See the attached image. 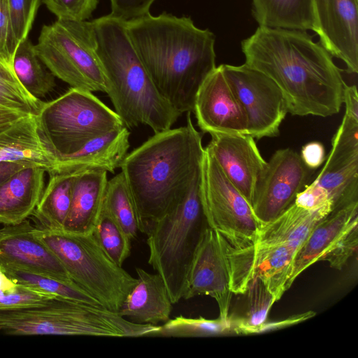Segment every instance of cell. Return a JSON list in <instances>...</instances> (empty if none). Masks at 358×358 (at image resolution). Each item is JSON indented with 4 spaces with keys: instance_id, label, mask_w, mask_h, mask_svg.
I'll use <instances>...</instances> for the list:
<instances>
[{
    "instance_id": "cell-1",
    "label": "cell",
    "mask_w": 358,
    "mask_h": 358,
    "mask_svg": "<svg viewBox=\"0 0 358 358\" xmlns=\"http://www.w3.org/2000/svg\"><path fill=\"white\" fill-rule=\"evenodd\" d=\"M241 49L245 64L280 87L288 113L326 117L339 112L346 83L333 57L307 31L259 26Z\"/></svg>"
},
{
    "instance_id": "cell-2",
    "label": "cell",
    "mask_w": 358,
    "mask_h": 358,
    "mask_svg": "<svg viewBox=\"0 0 358 358\" xmlns=\"http://www.w3.org/2000/svg\"><path fill=\"white\" fill-rule=\"evenodd\" d=\"M129 37L162 96L181 114L193 112L204 80L217 67L215 37L189 17L150 13L125 22Z\"/></svg>"
},
{
    "instance_id": "cell-3",
    "label": "cell",
    "mask_w": 358,
    "mask_h": 358,
    "mask_svg": "<svg viewBox=\"0 0 358 358\" xmlns=\"http://www.w3.org/2000/svg\"><path fill=\"white\" fill-rule=\"evenodd\" d=\"M184 127L159 133L127 153L120 169L147 226L185 196L202 166L204 148L190 112Z\"/></svg>"
},
{
    "instance_id": "cell-4",
    "label": "cell",
    "mask_w": 358,
    "mask_h": 358,
    "mask_svg": "<svg viewBox=\"0 0 358 358\" xmlns=\"http://www.w3.org/2000/svg\"><path fill=\"white\" fill-rule=\"evenodd\" d=\"M92 22L106 93L124 126L145 124L155 134L171 129L182 114L157 89L132 45L125 22L110 14Z\"/></svg>"
},
{
    "instance_id": "cell-5",
    "label": "cell",
    "mask_w": 358,
    "mask_h": 358,
    "mask_svg": "<svg viewBox=\"0 0 358 358\" xmlns=\"http://www.w3.org/2000/svg\"><path fill=\"white\" fill-rule=\"evenodd\" d=\"M201 184L202 166L180 201L146 228L148 263L163 279L173 304L183 299L191 265L208 227Z\"/></svg>"
},
{
    "instance_id": "cell-6",
    "label": "cell",
    "mask_w": 358,
    "mask_h": 358,
    "mask_svg": "<svg viewBox=\"0 0 358 358\" xmlns=\"http://www.w3.org/2000/svg\"><path fill=\"white\" fill-rule=\"evenodd\" d=\"M138 325L101 306L57 296L45 303L0 310V332L9 335L133 337Z\"/></svg>"
},
{
    "instance_id": "cell-7",
    "label": "cell",
    "mask_w": 358,
    "mask_h": 358,
    "mask_svg": "<svg viewBox=\"0 0 358 358\" xmlns=\"http://www.w3.org/2000/svg\"><path fill=\"white\" fill-rule=\"evenodd\" d=\"M34 234L58 258L74 283L103 307L119 311L137 278L110 259L94 231L73 233L36 225Z\"/></svg>"
},
{
    "instance_id": "cell-8",
    "label": "cell",
    "mask_w": 358,
    "mask_h": 358,
    "mask_svg": "<svg viewBox=\"0 0 358 358\" xmlns=\"http://www.w3.org/2000/svg\"><path fill=\"white\" fill-rule=\"evenodd\" d=\"M36 118L44 139L57 158L76 152L91 140L124 127L117 114L92 92L73 87L44 102Z\"/></svg>"
},
{
    "instance_id": "cell-9",
    "label": "cell",
    "mask_w": 358,
    "mask_h": 358,
    "mask_svg": "<svg viewBox=\"0 0 358 358\" xmlns=\"http://www.w3.org/2000/svg\"><path fill=\"white\" fill-rule=\"evenodd\" d=\"M34 49L55 77L71 87L106 93V78L96 51L92 21L57 19L43 25Z\"/></svg>"
},
{
    "instance_id": "cell-10",
    "label": "cell",
    "mask_w": 358,
    "mask_h": 358,
    "mask_svg": "<svg viewBox=\"0 0 358 358\" xmlns=\"http://www.w3.org/2000/svg\"><path fill=\"white\" fill-rule=\"evenodd\" d=\"M201 201L208 227L231 245L243 248L256 242L260 222L251 205L206 149L202 162Z\"/></svg>"
},
{
    "instance_id": "cell-11",
    "label": "cell",
    "mask_w": 358,
    "mask_h": 358,
    "mask_svg": "<svg viewBox=\"0 0 358 358\" xmlns=\"http://www.w3.org/2000/svg\"><path fill=\"white\" fill-rule=\"evenodd\" d=\"M223 244L232 294H244L247 285L256 278L263 282L276 301L291 287L296 251L290 246L254 243L235 248L224 238Z\"/></svg>"
},
{
    "instance_id": "cell-12",
    "label": "cell",
    "mask_w": 358,
    "mask_h": 358,
    "mask_svg": "<svg viewBox=\"0 0 358 358\" xmlns=\"http://www.w3.org/2000/svg\"><path fill=\"white\" fill-rule=\"evenodd\" d=\"M222 66L247 116L248 134L258 139L277 136L288 113L280 87L266 75L246 64Z\"/></svg>"
},
{
    "instance_id": "cell-13",
    "label": "cell",
    "mask_w": 358,
    "mask_h": 358,
    "mask_svg": "<svg viewBox=\"0 0 358 358\" xmlns=\"http://www.w3.org/2000/svg\"><path fill=\"white\" fill-rule=\"evenodd\" d=\"M313 170L293 150H277L266 162L255 184L251 206L259 222L271 220L292 204Z\"/></svg>"
},
{
    "instance_id": "cell-14",
    "label": "cell",
    "mask_w": 358,
    "mask_h": 358,
    "mask_svg": "<svg viewBox=\"0 0 358 358\" xmlns=\"http://www.w3.org/2000/svg\"><path fill=\"white\" fill-rule=\"evenodd\" d=\"M313 31L350 73L358 72V0H311Z\"/></svg>"
},
{
    "instance_id": "cell-15",
    "label": "cell",
    "mask_w": 358,
    "mask_h": 358,
    "mask_svg": "<svg viewBox=\"0 0 358 358\" xmlns=\"http://www.w3.org/2000/svg\"><path fill=\"white\" fill-rule=\"evenodd\" d=\"M314 182L327 192L334 210L357 201L358 120L344 114L327 162Z\"/></svg>"
},
{
    "instance_id": "cell-16",
    "label": "cell",
    "mask_w": 358,
    "mask_h": 358,
    "mask_svg": "<svg viewBox=\"0 0 358 358\" xmlns=\"http://www.w3.org/2000/svg\"><path fill=\"white\" fill-rule=\"evenodd\" d=\"M193 112L204 133L248 134L247 116L225 77L222 64L201 85Z\"/></svg>"
},
{
    "instance_id": "cell-17",
    "label": "cell",
    "mask_w": 358,
    "mask_h": 358,
    "mask_svg": "<svg viewBox=\"0 0 358 358\" xmlns=\"http://www.w3.org/2000/svg\"><path fill=\"white\" fill-rule=\"evenodd\" d=\"M223 241L219 233L209 227L206 229L191 265L183 299L210 296L217 303L219 317L228 319L232 293Z\"/></svg>"
},
{
    "instance_id": "cell-18",
    "label": "cell",
    "mask_w": 358,
    "mask_h": 358,
    "mask_svg": "<svg viewBox=\"0 0 358 358\" xmlns=\"http://www.w3.org/2000/svg\"><path fill=\"white\" fill-rule=\"evenodd\" d=\"M7 268L74 283L58 258L36 236L34 226L27 220L0 229V270Z\"/></svg>"
},
{
    "instance_id": "cell-19",
    "label": "cell",
    "mask_w": 358,
    "mask_h": 358,
    "mask_svg": "<svg viewBox=\"0 0 358 358\" xmlns=\"http://www.w3.org/2000/svg\"><path fill=\"white\" fill-rule=\"evenodd\" d=\"M210 136L205 149L251 205L256 182L266 164L254 138L243 134Z\"/></svg>"
},
{
    "instance_id": "cell-20",
    "label": "cell",
    "mask_w": 358,
    "mask_h": 358,
    "mask_svg": "<svg viewBox=\"0 0 358 358\" xmlns=\"http://www.w3.org/2000/svg\"><path fill=\"white\" fill-rule=\"evenodd\" d=\"M358 227V201L334 210L313 229L297 252L289 284L306 269L318 261H324L337 245L354 229Z\"/></svg>"
},
{
    "instance_id": "cell-21",
    "label": "cell",
    "mask_w": 358,
    "mask_h": 358,
    "mask_svg": "<svg viewBox=\"0 0 358 358\" xmlns=\"http://www.w3.org/2000/svg\"><path fill=\"white\" fill-rule=\"evenodd\" d=\"M129 135L128 129L123 127L96 137L77 152L59 157L48 173H80L106 171L113 173L120 168L127 155Z\"/></svg>"
},
{
    "instance_id": "cell-22",
    "label": "cell",
    "mask_w": 358,
    "mask_h": 358,
    "mask_svg": "<svg viewBox=\"0 0 358 358\" xmlns=\"http://www.w3.org/2000/svg\"><path fill=\"white\" fill-rule=\"evenodd\" d=\"M57 159L35 115L24 117L0 131V162L40 166L48 172Z\"/></svg>"
},
{
    "instance_id": "cell-23",
    "label": "cell",
    "mask_w": 358,
    "mask_h": 358,
    "mask_svg": "<svg viewBox=\"0 0 358 358\" xmlns=\"http://www.w3.org/2000/svg\"><path fill=\"white\" fill-rule=\"evenodd\" d=\"M137 282L117 312L138 324L157 325L170 319L173 303L162 277L136 268Z\"/></svg>"
},
{
    "instance_id": "cell-24",
    "label": "cell",
    "mask_w": 358,
    "mask_h": 358,
    "mask_svg": "<svg viewBox=\"0 0 358 358\" xmlns=\"http://www.w3.org/2000/svg\"><path fill=\"white\" fill-rule=\"evenodd\" d=\"M46 169L26 166L0 185V224H17L32 215L45 188Z\"/></svg>"
},
{
    "instance_id": "cell-25",
    "label": "cell",
    "mask_w": 358,
    "mask_h": 358,
    "mask_svg": "<svg viewBox=\"0 0 358 358\" xmlns=\"http://www.w3.org/2000/svg\"><path fill=\"white\" fill-rule=\"evenodd\" d=\"M108 181L106 171H90L76 175L63 230L80 234L94 231L103 210Z\"/></svg>"
},
{
    "instance_id": "cell-26",
    "label": "cell",
    "mask_w": 358,
    "mask_h": 358,
    "mask_svg": "<svg viewBox=\"0 0 358 358\" xmlns=\"http://www.w3.org/2000/svg\"><path fill=\"white\" fill-rule=\"evenodd\" d=\"M333 210L332 203L308 210L293 203L275 218L260 223L255 243L286 244L297 253L315 227Z\"/></svg>"
},
{
    "instance_id": "cell-27",
    "label": "cell",
    "mask_w": 358,
    "mask_h": 358,
    "mask_svg": "<svg viewBox=\"0 0 358 358\" xmlns=\"http://www.w3.org/2000/svg\"><path fill=\"white\" fill-rule=\"evenodd\" d=\"M77 174L49 173L48 182L31 215L36 225L52 230L63 229L69 213Z\"/></svg>"
},
{
    "instance_id": "cell-28",
    "label": "cell",
    "mask_w": 358,
    "mask_h": 358,
    "mask_svg": "<svg viewBox=\"0 0 358 358\" xmlns=\"http://www.w3.org/2000/svg\"><path fill=\"white\" fill-rule=\"evenodd\" d=\"M252 15L259 26L312 30L311 0H252Z\"/></svg>"
},
{
    "instance_id": "cell-29",
    "label": "cell",
    "mask_w": 358,
    "mask_h": 358,
    "mask_svg": "<svg viewBox=\"0 0 358 358\" xmlns=\"http://www.w3.org/2000/svg\"><path fill=\"white\" fill-rule=\"evenodd\" d=\"M103 208L131 240L137 236L138 232L146 233L145 226L122 172L108 181Z\"/></svg>"
},
{
    "instance_id": "cell-30",
    "label": "cell",
    "mask_w": 358,
    "mask_h": 358,
    "mask_svg": "<svg viewBox=\"0 0 358 358\" xmlns=\"http://www.w3.org/2000/svg\"><path fill=\"white\" fill-rule=\"evenodd\" d=\"M13 69L24 88L36 98L45 97L56 86L55 76L39 59L29 38L19 43L13 57Z\"/></svg>"
},
{
    "instance_id": "cell-31",
    "label": "cell",
    "mask_w": 358,
    "mask_h": 358,
    "mask_svg": "<svg viewBox=\"0 0 358 358\" xmlns=\"http://www.w3.org/2000/svg\"><path fill=\"white\" fill-rule=\"evenodd\" d=\"M0 271L16 284L64 298L101 306L97 300L75 283L64 282L20 268H7Z\"/></svg>"
},
{
    "instance_id": "cell-32",
    "label": "cell",
    "mask_w": 358,
    "mask_h": 358,
    "mask_svg": "<svg viewBox=\"0 0 358 358\" xmlns=\"http://www.w3.org/2000/svg\"><path fill=\"white\" fill-rule=\"evenodd\" d=\"M233 331L231 320L187 317L182 315L169 319L153 336L166 337H205L224 335Z\"/></svg>"
},
{
    "instance_id": "cell-33",
    "label": "cell",
    "mask_w": 358,
    "mask_h": 358,
    "mask_svg": "<svg viewBox=\"0 0 358 358\" xmlns=\"http://www.w3.org/2000/svg\"><path fill=\"white\" fill-rule=\"evenodd\" d=\"M247 313L244 319L231 320L233 332L238 334H255L266 322L273 304L276 301L263 282L258 278L247 285Z\"/></svg>"
},
{
    "instance_id": "cell-34",
    "label": "cell",
    "mask_w": 358,
    "mask_h": 358,
    "mask_svg": "<svg viewBox=\"0 0 358 358\" xmlns=\"http://www.w3.org/2000/svg\"><path fill=\"white\" fill-rule=\"evenodd\" d=\"M43 103L24 88L15 73L13 64L0 62V106L37 116Z\"/></svg>"
},
{
    "instance_id": "cell-35",
    "label": "cell",
    "mask_w": 358,
    "mask_h": 358,
    "mask_svg": "<svg viewBox=\"0 0 358 358\" xmlns=\"http://www.w3.org/2000/svg\"><path fill=\"white\" fill-rule=\"evenodd\" d=\"M94 233L110 259L118 266H122L131 254L132 240L104 208Z\"/></svg>"
},
{
    "instance_id": "cell-36",
    "label": "cell",
    "mask_w": 358,
    "mask_h": 358,
    "mask_svg": "<svg viewBox=\"0 0 358 358\" xmlns=\"http://www.w3.org/2000/svg\"><path fill=\"white\" fill-rule=\"evenodd\" d=\"M41 0H8L14 33L18 43L28 38Z\"/></svg>"
},
{
    "instance_id": "cell-37",
    "label": "cell",
    "mask_w": 358,
    "mask_h": 358,
    "mask_svg": "<svg viewBox=\"0 0 358 358\" xmlns=\"http://www.w3.org/2000/svg\"><path fill=\"white\" fill-rule=\"evenodd\" d=\"M57 19L84 21L95 10L98 0H41Z\"/></svg>"
},
{
    "instance_id": "cell-38",
    "label": "cell",
    "mask_w": 358,
    "mask_h": 358,
    "mask_svg": "<svg viewBox=\"0 0 358 358\" xmlns=\"http://www.w3.org/2000/svg\"><path fill=\"white\" fill-rule=\"evenodd\" d=\"M57 295L16 284L9 289H0V310L41 304Z\"/></svg>"
},
{
    "instance_id": "cell-39",
    "label": "cell",
    "mask_w": 358,
    "mask_h": 358,
    "mask_svg": "<svg viewBox=\"0 0 358 358\" xmlns=\"http://www.w3.org/2000/svg\"><path fill=\"white\" fill-rule=\"evenodd\" d=\"M18 45L13 27L8 0H0V62L13 64V57Z\"/></svg>"
},
{
    "instance_id": "cell-40",
    "label": "cell",
    "mask_w": 358,
    "mask_h": 358,
    "mask_svg": "<svg viewBox=\"0 0 358 358\" xmlns=\"http://www.w3.org/2000/svg\"><path fill=\"white\" fill-rule=\"evenodd\" d=\"M155 0H110L111 13L115 17L127 22L150 13Z\"/></svg>"
},
{
    "instance_id": "cell-41",
    "label": "cell",
    "mask_w": 358,
    "mask_h": 358,
    "mask_svg": "<svg viewBox=\"0 0 358 358\" xmlns=\"http://www.w3.org/2000/svg\"><path fill=\"white\" fill-rule=\"evenodd\" d=\"M358 246V227L352 230L338 245L329 253L324 261L327 262L330 266L341 270L348 259L356 253Z\"/></svg>"
},
{
    "instance_id": "cell-42",
    "label": "cell",
    "mask_w": 358,
    "mask_h": 358,
    "mask_svg": "<svg viewBox=\"0 0 358 358\" xmlns=\"http://www.w3.org/2000/svg\"><path fill=\"white\" fill-rule=\"evenodd\" d=\"M294 203L308 210H316L329 203L334 205L327 192L314 181L297 194Z\"/></svg>"
},
{
    "instance_id": "cell-43",
    "label": "cell",
    "mask_w": 358,
    "mask_h": 358,
    "mask_svg": "<svg viewBox=\"0 0 358 358\" xmlns=\"http://www.w3.org/2000/svg\"><path fill=\"white\" fill-rule=\"evenodd\" d=\"M299 155L308 167L315 169L324 162L325 150L321 143L313 141L303 146Z\"/></svg>"
},
{
    "instance_id": "cell-44",
    "label": "cell",
    "mask_w": 358,
    "mask_h": 358,
    "mask_svg": "<svg viewBox=\"0 0 358 358\" xmlns=\"http://www.w3.org/2000/svg\"><path fill=\"white\" fill-rule=\"evenodd\" d=\"M314 315V312L309 311L300 315L292 316L287 319L281 321H277L270 323L265 322L255 330V334L278 329L289 325L295 324L313 317Z\"/></svg>"
},
{
    "instance_id": "cell-45",
    "label": "cell",
    "mask_w": 358,
    "mask_h": 358,
    "mask_svg": "<svg viewBox=\"0 0 358 358\" xmlns=\"http://www.w3.org/2000/svg\"><path fill=\"white\" fill-rule=\"evenodd\" d=\"M345 105V114L358 120V93L356 85H345L343 90V103Z\"/></svg>"
},
{
    "instance_id": "cell-46",
    "label": "cell",
    "mask_w": 358,
    "mask_h": 358,
    "mask_svg": "<svg viewBox=\"0 0 358 358\" xmlns=\"http://www.w3.org/2000/svg\"><path fill=\"white\" fill-rule=\"evenodd\" d=\"M27 115H30L0 106V131Z\"/></svg>"
},
{
    "instance_id": "cell-47",
    "label": "cell",
    "mask_w": 358,
    "mask_h": 358,
    "mask_svg": "<svg viewBox=\"0 0 358 358\" xmlns=\"http://www.w3.org/2000/svg\"><path fill=\"white\" fill-rule=\"evenodd\" d=\"M26 166H26L24 164L12 163V162H0V185H1L6 180H7L15 172H16Z\"/></svg>"
}]
</instances>
